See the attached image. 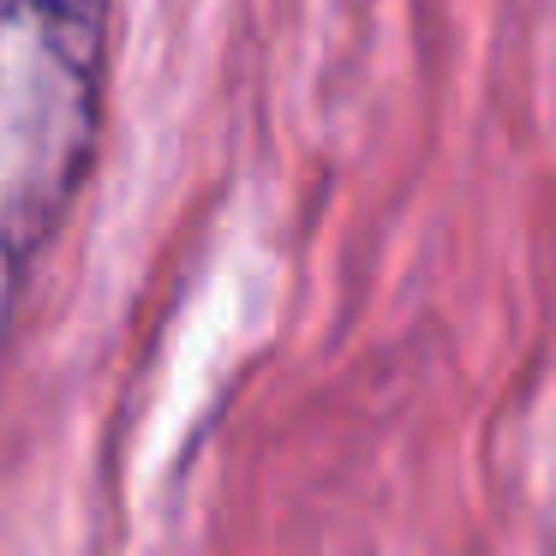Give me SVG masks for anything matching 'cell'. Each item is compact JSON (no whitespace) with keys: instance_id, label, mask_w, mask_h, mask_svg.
Masks as SVG:
<instances>
[{"instance_id":"6da1fadb","label":"cell","mask_w":556,"mask_h":556,"mask_svg":"<svg viewBox=\"0 0 556 556\" xmlns=\"http://www.w3.org/2000/svg\"><path fill=\"white\" fill-rule=\"evenodd\" d=\"M109 0H0V257L30 264L97 156Z\"/></svg>"}]
</instances>
